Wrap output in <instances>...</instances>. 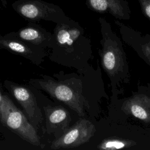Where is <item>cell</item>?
I'll return each mask as SVG.
<instances>
[{
	"mask_svg": "<svg viewBox=\"0 0 150 150\" xmlns=\"http://www.w3.org/2000/svg\"><path fill=\"white\" fill-rule=\"evenodd\" d=\"M49 59L60 65L82 71L93 57L90 39L77 22L69 19L56 23Z\"/></svg>",
	"mask_w": 150,
	"mask_h": 150,
	"instance_id": "obj_1",
	"label": "cell"
},
{
	"mask_svg": "<svg viewBox=\"0 0 150 150\" xmlns=\"http://www.w3.org/2000/svg\"><path fill=\"white\" fill-rule=\"evenodd\" d=\"M101 49L98 53L102 67L108 76L112 93L121 83L129 81V66L122 42L104 18H99Z\"/></svg>",
	"mask_w": 150,
	"mask_h": 150,
	"instance_id": "obj_2",
	"label": "cell"
},
{
	"mask_svg": "<svg viewBox=\"0 0 150 150\" xmlns=\"http://www.w3.org/2000/svg\"><path fill=\"white\" fill-rule=\"evenodd\" d=\"M58 80L52 77L41 74L40 78L31 79L28 83L33 87L43 90L53 98L63 103L78 114L84 115L86 107H89L87 100L82 93L81 84H75V80L63 79L58 74H54Z\"/></svg>",
	"mask_w": 150,
	"mask_h": 150,
	"instance_id": "obj_3",
	"label": "cell"
},
{
	"mask_svg": "<svg viewBox=\"0 0 150 150\" xmlns=\"http://www.w3.org/2000/svg\"><path fill=\"white\" fill-rule=\"evenodd\" d=\"M0 122L24 141L35 146L43 147L38 129L7 95H3Z\"/></svg>",
	"mask_w": 150,
	"mask_h": 150,
	"instance_id": "obj_4",
	"label": "cell"
},
{
	"mask_svg": "<svg viewBox=\"0 0 150 150\" xmlns=\"http://www.w3.org/2000/svg\"><path fill=\"white\" fill-rule=\"evenodd\" d=\"M13 8L22 17L33 22L46 20L58 23L69 19L59 7L39 0L22 1Z\"/></svg>",
	"mask_w": 150,
	"mask_h": 150,
	"instance_id": "obj_5",
	"label": "cell"
},
{
	"mask_svg": "<svg viewBox=\"0 0 150 150\" xmlns=\"http://www.w3.org/2000/svg\"><path fill=\"white\" fill-rule=\"evenodd\" d=\"M4 86L21 105L29 122L38 129L42 124L43 117L34 94L27 86L9 80L4 81Z\"/></svg>",
	"mask_w": 150,
	"mask_h": 150,
	"instance_id": "obj_6",
	"label": "cell"
},
{
	"mask_svg": "<svg viewBox=\"0 0 150 150\" xmlns=\"http://www.w3.org/2000/svg\"><path fill=\"white\" fill-rule=\"evenodd\" d=\"M96 132L94 124L88 120L80 118L62 135L52 142V149L72 148L79 146L90 141Z\"/></svg>",
	"mask_w": 150,
	"mask_h": 150,
	"instance_id": "obj_7",
	"label": "cell"
},
{
	"mask_svg": "<svg viewBox=\"0 0 150 150\" xmlns=\"http://www.w3.org/2000/svg\"><path fill=\"white\" fill-rule=\"evenodd\" d=\"M2 49L23 57L36 66L41 64L47 55L45 49L15 38L0 35V50Z\"/></svg>",
	"mask_w": 150,
	"mask_h": 150,
	"instance_id": "obj_8",
	"label": "cell"
},
{
	"mask_svg": "<svg viewBox=\"0 0 150 150\" xmlns=\"http://www.w3.org/2000/svg\"><path fill=\"white\" fill-rule=\"evenodd\" d=\"M123 41L129 45L146 64L150 66V35L142 33L115 21Z\"/></svg>",
	"mask_w": 150,
	"mask_h": 150,
	"instance_id": "obj_9",
	"label": "cell"
},
{
	"mask_svg": "<svg viewBox=\"0 0 150 150\" xmlns=\"http://www.w3.org/2000/svg\"><path fill=\"white\" fill-rule=\"evenodd\" d=\"M46 132L54 134L55 138L62 135L68 128L71 121L69 112L61 105L44 106Z\"/></svg>",
	"mask_w": 150,
	"mask_h": 150,
	"instance_id": "obj_10",
	"label": "cell"
},
{
	"mask_svg": "<svg viewBox=\"0 0 150 150\" xmlns=\"http://www.w3.org/2000/svg\"><path fill=\"white\" fill-rule=\"evenodd\" d=\"M4 36L15 38L43 49L50 48L53 39V33L35 23H31L16 32L8 33Z\"/></svg>",
	"mask_w": 150,
	"mask_h": 150,
	"instance_id": "obj_11",
	"label": "cell"
},
{
	"mask_svg": "<svg viewBox=\"0 0 150 150\" xmlns=\"http://www.w3.org/2000/svg\"><path fill=\"white\" fill-rule=\"evenodd\" d=\"M92 9L98 12H107L120 19H129L131 11L127 0H86Z\"/></svg>",
	"mask_w": 150,
	"mask_h": 150,
	"instance_id": "obj_12",
	"label": "cell"
},
{
	"mask_svg": "<svg viewBox=\"0 0 150 150\" xmlns=\"http://www.w3.org/2000/svg\"><path fill=\"white\" fill-rule=\"evenodd\" d=\"M121 110L147 123H150V97L145 94H137L126 100Z\"/></svg>",
	"mask_w": 150,
	"mask_h": 150,
	"instance_id": "obj_13",
	"label": "cell"
},
{
	"mask_svg": "<svg viewBox=\"0 0 150 150\" xmlns=\"http://www.w3.org/2000/svg\"><path fill=\"white\" fill-rule=\"evenodd\" d=\"M137 145L133 140L117 138H109L103 140L97 146L100 150H116L129 148Z\"/></svg>",
	"mask_w": 150,
	"mask_h": 150,
	"instance_id": "obj_14",
	"label": "cell"
},
{
	"mask_svg": "<svg viewBox=\"0 0 150 150\" xmlns=\"http://www.w3.org/2000/svg\"><path fill=\"white\" fill-rule=\"evenodd\" d=\"M144 15L150 21V0H138Z\"/></svg>",
	"mask_w": 150,
	"mask_h": 150,
	"instance_id": "obj_15",
	"label": "cell"
},
{
	"mask_svg": "<svg viewBox=\"0 0 150 150\" xmlns=\"http://www.w3.org/2000/svg\"><path fill=\"white\" fill-rule=\"evenodd\" d=\"M2 97H3V95L2 94L1 90L0 88V118H1V105L2 104Z\"/></svg>",
	"mask_w": 150,
	"mask_h": 150,
	"instance_id": "obj_16",
	"label": "cell"
}]
</instances>
